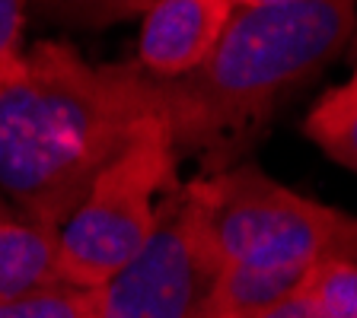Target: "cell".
<instances>
[{"label":"cell","mask_w":357,"mask_h":318,"mask_svg":"<svg viewBox=\"0 0 357 318\" xmlns=\"http://www.w3.org/2000/svg\"><path fill=\"white\" fill-rule=\"evenodd\" d=\"M160 125L172 127L166 80L42 42L0 89V188L22 216L61 230L99 172Z\"/></svg>","instance_id":"obj_1"},{"label":"cell","mask_w":357,"mask_h":318,"mask_svg":"<svg viewBox=\"0 0 357 318\" xmlns=\"http://www.w3.org/2000/svg\"><path fill=\"white\" fill-rule=\"evenodd\" d=\"M357 26V0H300L236 10L192 74L166 80L176 150H201L265 121L290 86L338 54Z\"/></svg>","instance_id":"obj_2"},{"label":"cell","mask_w":357,"mask_h":318,"mask_svg":"<svg viewBox=\"0 0 357 318\" xmlns=\"http://www.w3.org/2000/svg\"><path fill=\"white\" fill-rule=\"evenodd\" d=\"M185 198L204 252L223 264L297 271L326 261H357V216L297 194L261 169L201 175Z\"/></svg>","instance_id":"obj_3"},{"label":"cell","mask_w":357,"mask_h":318,"mask_svg":"<svg viewBox=\"0 0 357 318\" xmlns=\"http://www.w3.org/2000/svg\"><path fill=\"white\" fill-rule=\"evenodd\" d=\"M178 150L172 127L160 125L112 159L58 230V258L67 287L99 289L141 252L176 182Z\"/></svg>","instance_id":"obj_4"},{"label":"cell","mask_w":357,"mask_h":318,"mask_svg":"<svg viewBox=\"0 0 357 318\" xmlns=\"http://www.w3.org/2000/svg\"><path fill=\"white\" fill-rule=\"evenodd\" d=\"M214 277L217 264L198 239L185 188L176 185L141 252L96 289V318H198Z\"/></svg>","instance_id":"obj_5"},{"label":"cell","mask_w":357,"mask_h":318,"mask_svg":"<svg viewBox=\"0 0 357 318\" xmlns=\"http://www.w3.org/2000/svg\"><path fill=\"white\" fill-rule=\"evenodd\" d=\"M233 13L230 0H153L141 19L137 64L160 80L192 74L214 51Z\"/></svg>","instance_id":"obj_6"},{"label":"cell","mask_w":357,"mask_h":318,"mask_svg":"<svg viewBox=\"0 0 357 318\" xmlns=\"http://www.w3.org/2000/svg\"><path fill=\"white\" fill-rule=\"evenodd\" d=\"M67 287L58 258V230L29 216L0 214V296Z\"/></svg>","instance_id":"obj_7"},{"label":"cell","mask_w":357,"mask_h":318,"mask_svg":"<svg viewBox=\"0 0 357 318\" xmlns=\"http://www.w3.org/2000/svg\"><path fill=\"white\" fill-rule=\"evenodd\" d=\"M303 131L328 159L357 175V89L351 83L328 89L312 105Z\"/></svg>","instance_id":"obj_8"},{"label":"cell","mask_w":357,"mask_h":318,"mask_svg":"<svg viewBox=\"0 0 357 318\" xmlns=\"http://www.w3.org/2000/svg\"><path fill=\"white\" fill-rule=\"evenodd\" d=\"M322 318H357V261H326L303 274L297 287Z\"/></svg>","instance_id":"obj_9"},{"label":"cell","mask_w":357,"mask_h":318,"mask_svg":"<svg viewBox=\"0 0 357 318\" xmlns=\"http://www.w3.org/2000/svg\"><path fill=\"white\" fill-rule=\"evenodd\" d=\"M0 318H96V289L52 287L26 296H0Z\"/></svg>","instance_id":"obj_10"},{"label":"cell","mask_w":357,"mask_h":318,"mask_svg":"<svg viewBox=\"0 0 357 318\" xmlns=\"http://www.w3.org/2000/svg\"><path fill=\"white\" fill-rule=\"evenodd\" d=\"M42 13L54 16L61 22H74V26H112V22L144 16V10L153 0H26Z\"/></svg>","instance_id":"obj_11"},{"label":"cell","mask_w":357,"mask_h":318,"mask_svg":"<svg viewBox=\"0 0 357 318\" xmlns=\"http://www.w3.org/2000/svg\"><path fill=\"white\" fill-rule=\"evenodd\" d=\"M26 0H0V54H20Z\"/></svg>","instance_id":"obj_12"},{"label":"cell","mask_w":357,"mask_h":318,"mask_svg":"<svg viewBox=\"0 0 357 318\" xmlns=\"http://www.w3.org/2000/svg\"><path fill=\"white\" fill-rule=\"evenodd\" d=\"M252 318H322V312L316 309L306 296L290 293V296H284L281 303L268 305V309H261L259 315H252Z\"/></svg>","instance_id":"obj_13"},{"label":"cell","mask_w":357,"mask_h":318,"mask_svg":"<svg viewBox=\"0 0 357 318\" xmlns=\"http://www.w3.org/2000/svg\"><path fill=\"white\" fill-rule=\"evenodd\" d=\"M22 70V54H0V89L20 77Z\"/></svg>","instance_id":"obj_14"},{"label":"cell","mask_w":357,"mask_h":318,"mask_svg":"<svg viewBox=\"0 0 357 318\" xmlns=\"http://www.w3.org/2000/svg\"><path fill=\"white\" fill-rule=\"evenodd\" d=\"M233 10H275V7H290L300 0H230Z\"/></svg>","instance_id":"obj_15"},{"label":"cell","mask_w":357,"mask_h":318,"mask_svg":"<svg viewBox=\"0 0 357 318\" xmlns=\"http://www.w3.org/2000/svg\"><path fill=\"white\" fill-rule=\"evenodd\" d=\"M348 83H351V86H354V89H357V70H354V77H351V80H348Z\"/></svg>","instance_id":"obj_16"},{"label":"cell","mask_w":357,"mask_h":318,"mask_svg":"<svg viewBox=\"0 0 357 318\" xmlns=\"http://www.w3.org/2000/svg\"><path fill=\"white\" fill-rule=\"evenodd\" d=\"M3 210H7V207H0V214H3Z\"/></svg>","instance_id":"obj_17"}]
</instances>
